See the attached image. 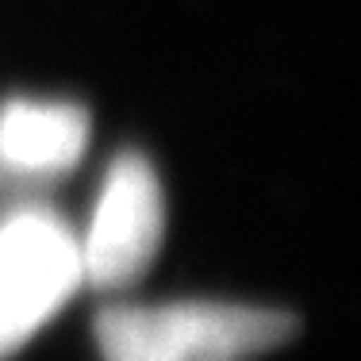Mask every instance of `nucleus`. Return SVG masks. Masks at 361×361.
Wrapping results in <instances>:
<instances>
[{
	"mask_svg": "<svg viewBox=\"0 0 361 361\" xmlns=\"http://www.w3.org/2000/svg\"><path fill=\"white\" fill-rule=\"evenodd\" d=\"M104 361H250L285 346L300 315L285 307L177 300V304H104L97 312Z\"/></svg>",
	"mask_w": 361,
	"mask_h": 361,
	"instance_id": "obj_1",
	"label": "nucleus"
},
{
	"mask_svg": "<svg viewBox=\"0 0 361 361\" xmlns=\"http://www.w3.org/2000/svg\"><path fill=\"white\" fill-rule=\"evenodd\" d=\"M85 285L81 238L47 204L0 216V361Z\"/></svg>",
	"mask_w": 361,
	"mask_h": 361,
	"instance_id": "obj_2",
	"label": "nucleus"
},
{
	"mask_svg": "<svg viewBox=\"0 0 361 361\" xmlns=\"http://www.w3.org/2000/svg\"><path fill=\"white\" fill-rule=\"evenodd\" d=\"M166 235V192L150 158L123 150L108 166L81 238L85 281L100 292L127 288L150 269Z\"/></svg>",
	"mask_w": 361,
	"mask_h": 361,
	"instance_id": "obj_3",
	"label": "nucleus"
},
{
	"mask_svg": "<svg viewBox=\"0 0 361 361\" xmlns=\"http://www.w3.org/2000/svg\"><path fill=\"white\" fill-rule=\"evenodd\" d=\"M89 146V111L73 100L16 97L0 108V166L27 177L70 173Z\"/></svg>",
	"mask_w": 361,
	"mask_h": 361,
	"instance_id": "obj_4",
	"label": "nucleus"
}]
</instances>
